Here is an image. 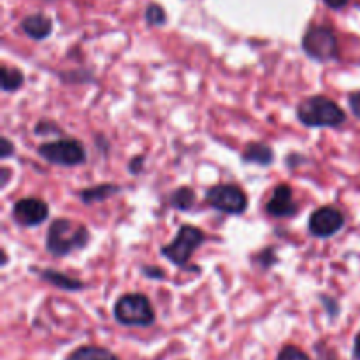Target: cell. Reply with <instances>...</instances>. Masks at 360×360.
I'll list each match as a JSON object with an SVG mask.
<instances>
[{
    "label": "cell",
    "mask_w": 360,
    "mask_h": 360,
    "mask_svg": "<svg viewBox=\"0 0 360 360\" xmlns=\"http://www.w3.org/2000/svg\"><path fill=\"white\" fill-rule=\"evenodd\" d=\"M65 360H120L115 354L101 347H79Z\"/></svg>",
    "instance_id": "obj_14"
},
{
    "label": "cell",
    "mask_w": 360,
    "mask_h": 360,
    "mask_svg": "<svg viewBox=\"0 0 360 360\" xmlns=\"http://www.w3.org/2000/svg\"><path fill=\"white\" fill-rule=\"evenodd\" d=\"M143 162H144V158L143 157H136L134 158L132 162H130V172H134V174H137V172H141L143 171Z\"/></svg>",
    "instance_id": "obj_24"
},
{
    "label": "cell",
    "mask_w": 360,
    "mask_h": 360,
    "mask_svg": "<svg viewBox=\"0 0 360 360\" xmlns=\"http://www.w3.org/2000/svg\"><path fill=\"white\" fill-rule=\"evenodd\" d=\"M116 192H120L118 186L104 183V185L91 186V188L83 190L79 195H81V200H83V202L91 204V202H102V200H105V199H109V197L115 195Z\"/></svg>",
    "instance_id": "obj_15"
},
{
    "label": "cell",
    "mask_w": 360,
    "mask_h": 360,
    "mask_svg": "<svg viewBox=\"0 0 360 360\" xmlns=\"http://www.w3.org/2000/svg\"><path fill=\"white\" fill-rule=\"evenodd\" d=\"M41 278L44 281H48V283L55 285V287L62 288V290H81V288L84 287L83 283H81L79 280H76V278H70L67 276V274H62V273H56V271H51V269H44L41 271Z\"/></svg>",
    "instance_id": "obj_13"
},
{
    "label": "cell",
    "mask_w": 360,
    "mask_h": 360,
    "mask_svg": "<svg viewBox=\"0 0 360 360\" xmlns=\"http://www.w3.org/2000/svg\"><path fill=\"white\" fill-rule=\"evenodd\" d=\"M297 118L306 127H340L347 120V115L329 97L315 95L299 104Z\"/></svg>",
    "instance_id": "obj_2"
},
{
    "label": "cell",
    "mask_w": 360,
    "mask_h": 360,
    "mask_svg": "<svg viewBox=\"0 0 360 360\" xmlns=\"http://www.w3.org/2000/svg\"><path fill=\"white\" fill-rule=\"evenodd\" d=\"M278 360H311L301 348L297 347H285L283 350L278 354Z\"/></svg>",
    "instance_id": "obj_19"
},
{
    "label": "cell",
    "mask_w": 360,
    "mask_h": 360,
    "mask_svg": "<svg viewBox=\"0 0 360 360\" xmlns=\"http://www.w3.org/2000/svg\"><path fill=\"white\" fill-rule=\"evenodd\" d=\"M37 153L46 162L63 167H74L86 160V153L79 141L76 139H60L53 143H44L37 148Z\"/></svg>",
    "instance_id": "obj_6"
},
{
    "label": "cell",
    "mask_w": 360,
    "mask_h": 360,
    "mask_svg": "<svg viewBox=\"0 0 360 360\" xmlns=\"http://www.w3.org/2000/svg\"><path fill=\"white\" fill-rule=\"evenodd\" d=\"M9 176H11L9 167L0 169V181H2V186H6L7 183H9Z\"/></svg>",
    "instance_id": "obj_25"
},
{
    "label": "cell",
    "mask_w": 360,
    "mask_h": 360,
    "mask_svg": "<svg viewBox=\"0 0 360 360\" xmlns=\"http://www.w3.org/2000/svg\"><path fill=\"white\" fill-rule=\"evenodd\" d=\"M204 239H206V236L200 229L192 227V225H183L176 234L174 241L162 248V255L178 267L185 269L188 260L192 259L193 252L202 245Z\"/></svg>",
    "instance_id": "obj_5"
},
{
    "label": "cell",
    "mask_w": 360,
    "mask_h": 360,
    "mask_svg": "<svg viewBox=\"0 0 360 360\" xmlns=\"http://www.w3.org/2000/svg\"><path fill=\"white\" fill-rule=\"evenodd\" d=\"M243 158H245V162H250V164H257V165H262V167H267V165L273 164L274 153L267 144L252 143L246 146L245 153H243Z\"/></svg>",
    "instance_id": "obj_12"
},
{
    "label": "cell",
    "mask_w": 360,
    "mask_h": 360,
    "mask_svg": "<svg viewBox=\"0 0 360 360\" xmlns=\"http://www.w3.org/2000/svg\"><path fill=\"white\" fill-rule=\"evenodd\" d=\"M20 27L23 30V34L34 39V41H44V39H48L51 35L53 21L44 13H34L25 16L21 20Z\"/></svg>",
    "instance_id": "obj_11"
},
{
    "label": "cell",
    "mask_w": 360,
    "mask_h": 360,
    "mask_svg": "<svg viewBox=\"0 0 360 360\" xmlns=\"http://www.w3.org/2000/svg\"><path fill=\"white\" fill-rule=\"evenodd\" d=\"M169 204H171L172 207H176L178 211H188L190 207L195 204V193H193V190L188 188V186H181V188L174 190V192L171 193Z\"/></svg>",
    "instance_id": "obj_16"
},
{
    "label": "cell",
    "mask_w": 360,
    "mask_h": 360,
    "mask_svg": "<svg viewBox=\"0 0 360 360\" xmlns=\"http://www.w3.org/2000/svg\"><path fill=\"white\" fill-rule=\"evenodd\" d=\"M143 273L146 274V276H150V278H157V280H164V278H165L164 271L158 269V267H144Z\"/></svg>",
    "instance_id": "obj_23"
},
{
    "label": "cell",
    "mask_w": 360,
    "mask_h": 360,
    "mask_svg": "<svg viewBox=\"0 0 360 360\" xmlns=\"http://www.w3.org/2000/svg\"><path fill=\"white\" fill-rule=\"evenodd\" d=\"M90 241V232L83 224L67 218H58L51 224L46 238V248L51 255L65 257L83 250Z\"/></svg>",
    "instance_id": "obj_1"
},
{
    "label": "cell",
    "mask_w": 360,
    "mask_h": 360,
    "mask_svg": "<svg viewBox=\"0 0 360 360\" xmlns=\"http://www.w3.org/2000/svg\"><path fill=\"white\" fill-rule=\"evenodd\" d=\"M322 2L326 4V6L329 7V9L341 11V9H345V7H347L348 4H350V0H322Z\"/></svg>",
    "instance_id": "obj_22"
},
{
    "label": "cell",
    "mask_w": 360,
    "mask_h": 360,
    "mask_svg": "<svg viewBox=\"0 0 360 360\" xmlns=\"http://www.w3.org/2000/svg\"><path fill=\"white\" fill-rule=\"evenodd\" d=\"M302 49L316 62H330L340 56V44L334 30L327 25H309L302 35Z\"/></svg>",
    "instance_id": "obj_3"
},
{
    "label": "cell",
    "mask_w": 360,
    "mask_h": 360,
    "mask_svg": "<svg viewBox=\"0 0 360 360\" xmlns=\"http://www.w3.org/2000/svg\"><path fill=\"white\" fill-rule=\"evenodd\" d=\"M48 214V204L41 199H21L13 206V218L23 227H37Z\"/></svg>",
    "instance_id": "obj_9"
},
{
    "label": "cell",
    "mask_w": 360,
    "mask_h": 360,
    "mask_svg": "<svg viewBox=\"0 0 360 360\" xmlns=\"http://www.w3.org/2000/svg\"><path fill=\"white\" fill-rule=\"evenodd\" d=\"M2 90L4 91H16L25 83V76L16 67H2Z\"/></svg>",
    "instance_id": "obj_17"
},
{
    "label": "cell",
    "mask_w": 360,
    "mask_h": 360,
    "mask_svg": "<svg viewBox=\"0 0 360 360\" xmlns=\"http://www.w3.org/2000/svg\"><path fill=\"white\" fill-rule=\"evenodd\" d=\"M115 319L122 326L148 327L155 323V311L144 294H127L116 302Z\"/></svg>",
    "instance_id": "obj_4"
},
{
    "label": "cell",
    "mask_w": 360,
    "mask_h": 360,
    "mask_svg": "<svg viewBox=\"0 0 360 360\" xmlns=\"http://www.w3.org/2000/svg\"><path fill=\"white\" fill-rule=\"evenodd\" d=\"M354 357L360 360V333L355 338V345H354Z\"/></svg>",
    "instance_id": "obj_26"
},
{
    "label": "cell",
    "mask_w": 360,
    "mask_h": 360,
    "mask_svg": "<svg viewBox=\"0 0 360 360\" xmlns=\"http://www.w3.org/2000/svg\"><path fill=\"white\" fill-rule=\"evenodd\" d=\"M13 153H14V144L11 143L7 137H2V139H0V155H2V158H9Z\"/></svg>",
    "instance_id": "obj_21"
},
{
    "label": "cell",
    "mask_w": 360,
    "mask_h": 360,
    "mask_svg": "<svg viewBox=\"0 0 360 360\" xmlns=\"http://www.w3.org/2000/svg\"><path fill=\"white\" fill-rule=\"evenodd\" d=\"M348 105H350L352 112H354L357 118H360V91H354L348 97Z\"/></svg>",
    "instance_id": "obj_20"
},
{
    "label": "cell",
    "mask_w": 360,
    "mask_h": 360,
    "mask_svg": "<svg viewBox=\"0 0 360 360\" xmlns=\"http://www.w3.org/2000/svg\"><path fill=\"white\" fill-rule=\"evenodd\" d=\"M206 199L214 210L227 214H241L248 207V197L239 186L217 185L207 190Z\"/></svg>",
    "instance_id": "obj_7"
},
{
    "label": "cell",
    "mask_w": 360,
    "mask_h": 360,
    "mask_svg": "<svg viewBox=\"0 0 360 360\" xmlns=\"http://www.w3.org/2000/svg\"><path fill=\"white\" fill-rule=\"evenodd\" d=\"M144 20L150 27H164L167 23V13L158 2H150L144 9Z\"/></svg>",
    "instance_id": "obj_18"
},
{
    "label": "cell",
    "mask_w": 360,
    "mask_h": 360,
    "mask_svg": "<svg viewBox=\"0 0 360 360\" xmlns=\"http://www.w3.org/2000/svg\"><path fill=\"white\" fill-rule=\"evenodd\" d=\"M266 211L271 217L285 218V217H294L297 213V204L294 200V193L288 185H280L274 188L273 197L267 202Z\"/></svg>",
    "instance_id": "obj_10"
},
{
    "label": "cell",
    "mask_w": 360,
    "mask_h": 360,
    "mask_svg": "<svg viewBox=\"0 0 360 360\" xmlns=\"http://www.w3.org/2000/svg\"><path fill=\"white\" fill-rule=\"evenodd\" d=\"M345 217L338 207L323 206L309 218V232L316 238H330L343 229Z\"/></svg>",
    "instance_id": "obj_8"
}]
</instances>
